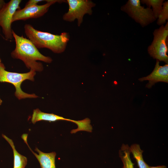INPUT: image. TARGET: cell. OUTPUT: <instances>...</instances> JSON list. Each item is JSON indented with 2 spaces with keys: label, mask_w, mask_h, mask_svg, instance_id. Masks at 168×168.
<instances>
[{
  "label": "cell",
  "mask_w": 168,
  "mask_h": 168,
  "mask_svg": "<svg viewBox=\"0 0 168 168\" xmlns=\"http://www.w3.org/2000/svg\"><path fill=\"white\" fill-rule=\"evenodd\" d=\"M12 35L15 42V48L11 54L13 58L22 60L27 68L36 72H41L44 69L43 64L37 61L52 62V59L41 54L29 39L18 35L13 30Z\"/></svg>",
  "instance_id": "obj_1"
},
{
  "label": "cell",
  "mask_w": 168,
  "mask_h": 168,
  "mask_svg": "<svg viewBox=\"0 0 168 168\" xmlns=\"http://www.w3.org/2000/svg\"><path fill=\"white\" fill-rule=\"evenodd\" d=\"M24 29L28 39L38 49L47 48L56 54L64 51L69 40V34L67 32L54 35L38 30L28 24L25 25Z\"/></svg>",
  "instance_id": "obj_2"
},
{
  "label": "cell",
  "mask_w": 168,
  "mask_h": 168,
  "mask_svg": "<svg viewBox=\"0 0 168 168\" xmlns=\"http://www.w3.org/2000/svg\"><path fill=\"white\" fill-rule=\"evenodd\" d=\"M153 35V40L147 48L148 54L153 58L168 63V22L165 26L161 25L159 28L155 29Z\"/></svg>",
  "instance_id": "obj_3"
},
{
  "label": "cell",
  "mask_w": 168,
  "mask_h": 168,
  "mask_svg": "<svg viewBox=\"0 0 168 168\" xmlns=\"http://www.w3.org/2000/svg\"><path fill=\"white\" fill-rule=\"evenodd\" d=\"M5 68L0 67V82H7L13 84L16 89L15 95L19 100L26 98H36L38 96L35 94H30L23 91L21 87L22 83L25 80L34 81L36 72L30 70L25 73H19L8 72Z\"/></svg>",
  "instance_id": "obj_4"
},
{
  "label": "cell",
  "mask_w": 168,
  "mask_h": 168,
  "mask_svg": "<svg viewBox=\"0 0 168 168\" xmlns=\"http://www.w3.org/2000/svg\"><path fill=\"white\" fill-rule=\"evenodd\" d=\"M121 10L142 27L156 20L152 9L150 7L145 8L142 6L139 0H128L121 7Z\"/></svg>",
  "instance_id": "obj_5"
},
{
  "label": "cell",
  "mask_w": 168,
  "mask_h": 168,
  "mask_svg": "<svg viewBox=\"0 0 168 168\" xmlns=\"http://www.w3.org/2000/svg\"><path fill=\"white\" fill-rule=\"evenodd\" d=\"M66 2L68 5V10L63 15V19L69 22L77 19L78 26L82 23L85 14H92V8L96 5L95 3L89 0H67Z\"/></svg>",
  "instance_id": "obj_6"
},
{
  "label": "cell",
  "mask_w": 168,
  "mask_h": 168,
  "mask_svg": "<svg viewBox=\"0 0 168 168\" xmlns=\"http://www.w3.org/2000/svg\"><path fill=\"white\" fill-rule=\"evenodd\" d=\"M21 0H11L5 3L0 10V26L5 38L11 40L13 38L12 24L13 15L16 11L20 9Z\"/></svg>",
  "instance_id": "obj_7"
},
{
  "label": "cell",
  "mask_w": 168,
  "mask_h": 168,
  "mask_svg": "<svg viewBox=\"0 0 168 168\" xmlns=\"http://www.w3.org/2000/svg\"><path fill=\"white\" fill-rule=\"evenodd\" d=\"M44 1L46 2V3L43 5L37 4L25 7L23 8L17 10L13 15L12 23L19 20H26L39 18L44 15L52 4L56 2H66L65 1L60 0H46Z\"/></svg>",
  "instance_id": "obj_8"
},
{
  "label": "cell",
  "mask_w": 168,
  "mask_h": 168,
  "mask_svg": "<svg viewBox=\"0 0 168 168\" xmlns=\"http://www.w3.org/2000/svg\"><path fill=\"white\" fill-rule=\"evenodd\" d=\"M160 61L156 60V64L153 70L148 76L139 78L140 82L148 80L149 82L146 87L150 88L155 84L158 82H168V63L161 66Z\"/></svg>",
  "instance_id": "obj_9"
},
{
  "label": "cell",
  "mask_w": 168,
  "mask_h": 168,
  "mask_svg": "<svg viewBox=\"0 0 168 168\" xmlns=\"http://www.w3.org/2000/svg\"><path fill=\"white\" fill-rule=\"evenodd\" d=\"M28 134H23L21 138L27 144L30 150L38 161L41 168H56L55 158L56 155L55 152L46 153L43 152L35 147V150L38 152L37 154L34 152L30 147L27 141Z\"/></svg>",
  "instance_id": "obj_10"
},
{
  "label": "cell",
  "mask_w": 168,
  "mask_h": 168,
  "mask_svg": "<svg viewBox=\"0 0 168 168\" xmlns=\"http://www.w3.org/2000/svg\"><path fill=\"white\" fill-rule=\"evenodd\" d=\"M63 120L70 121L77 124V127H81L82 124V121L81 120H75L66 119L53 113H47L41 111L39 109L33 110L31 118V122L35 124L36 122L41 120L50 122H55L58 120Z\"/></svg>",
  "instance_id": "obj_11"
},
{
  "label": "cell",
  "mask_w": 168,
  "mask_h": 168,
  "mask_svg": "<svg viewBox=\"0 0 168 168\" xmlns=\"http://www.w3.org/2000/svg\"><path fill=\"white\" fill-rule=\"evenodd\" d=\"M2 135L12 148L14 156L13 168H25L27 164V158L18 152L12 139L5 135L2 134Z\"/></svg>",
  "instance_id": "obj_12"
},
{
  "label": "cell",
  "mask_w": 168,
  "mask_h": 168,
  "mask_svg": "<svg viewBox=\"0 0 168 168\" xmlns=\"http://www.w3.org/2000/svg\"><path fill=\"white\" fill-rule=\"evenodd\" d=\"M129 149L137 162L138 168H149V166L145 162L143 158V151L141 149L139 144H133L129 147Z\"/></svg>",
  "instance_id": "obj_13"
},
{
  "label": "cell",
  "mask_w": 168,
  "mask_h": 168,
  "mask_svg": "<svg viewBox=\"0 0 168 168\" xmlns=\"http://www.w3.org/2000/svg\"><path fill=\"white\" fill-rule=\"evenodd\" d=\"M130 152L128 144H123L119 151V156L123 164L122 168H134V163L130 157Z\"/></svg>",
  "instance_id": "obj_14"
},
{
  "label": "cell",
  "mask_w": 168,
  "mask_h": 168,
  "mask_svg": "<svg viewBox=\"0 0 168 168\" xmlns=\"http://www.w3.org/2000/svg\"><path fill=\"white\" fill-rule=\"evenodd\" d=\"M140 2L145 4L148 7H152V10L154 16L156 19L161 11L164 0H142Z\"/></svg>",
  "instance_id": "obj_15"
},
{
  "label": "cell",
  "mask_w": 168,
  "mask_h": 168,
  "mask_svg": "<svg viewBox=\"0 0 168 168\" xmlns=\"http://www.w3.org/2000/svg\"><path fill=\"white\" fill-rule=\"evenodd\" d=\"M157 23L159 26L164 25L168 19V1H165L163 4L162 9L157 18Z\"/></svg>",
  "instance_id": "obj_16"
},
{
  "label": "cell",
  "mask_w": 168,
  "mask_h": 168,
  "mask_svg": "<svg viewBox=\"0 0 168 168\" xmlns=\"http://www.w3.org/2000/svg\"><path fill=\"white\" fill-rule=\"evenodd\" d=\"M5 3L4 0H0V10L3 7Z\"/></svg>",
  "instance_id": "obj_17"
},
{
  "label": "cell",
  "mask_w": 168,
  "mask_h": 168,
  "mask_svg": "<svg viewBox=\"0 0 168 168\" xmlns=\"http://www.w3.org/2000/svg\"><path fill=\"white\" fill-rule=\"evenodd\" d=\"M149 168H167L165 166H149Z\"/></svg>",
  "instance_id": "obj_18"
},
{
  "label": "cell",
  "mask_w": 168,
  "mask_h": 168,
  "mask_svg": "<svg viewBox=\"0 0 168 168\" xmlns=\"http://www.w3.org/2000/svg\"><path fill=\"white\" fill-rule=\"evenodd\" d=\"M0 67L5 68L4 64L2 62L0 58Z\"/></svg>",
  "instance_id": "obj_19"
},
{
  "label": "cell",
  "mask_w": 168,
  "mask_h": 168,
  "mask_svg": "<svg viewBox=\"0 0 168 168\" xmlns=\"http://www.w3.org/2000/svg\"><path fill=\"white\" fill-rule=\"evenodd\" d=\"M2 102V101L0 98V105H1Z\"/></svg>",
  "instance_id": "obj_20"
}]
</instances>
